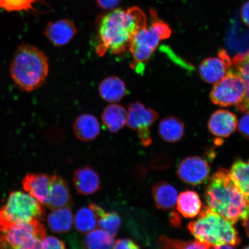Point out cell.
Returning <instances> with one entry per match:
<instances>
[{
    "instance_id": "cell-1",
    "label": "cell",
    "mask_w": 249,
    "mask_h": 249,
    "mask_svg": "<svg viewBox=\"0 0 249 249\" xmlns=\"http://www.w3.org/2000/svg\"><path fill=\"white\" fill-rule=\"evenodd\" d=\"M147 26V18L138 7L117 9L102 16L98 24V46L96 51L101 56L109 52L120 55L129 50L135 34Z\"/></svg>"
},
{
    "instance_id": "cell-2",
    "label": "cell",
    "mask_w": 249,
    "mask_h": 249,
    "mask_svg": "<svg viewBox=\"0 0 249 249\" xmlns=\"http://www.w3.org/2000/svg\"><path fill=\"white\" fill-rule=\"evenodd\" d=\"M204 197L211 211L234 225L249 217V204L233 183L229 170L222 168L213 174Z\"/></svg>"
},
{
    "instance_id": "cell-3",
    "label": "cell",
    "mask_w": 249,
    "mask_h": 249,
    "mask_svg": "<svg viewBox=\"0 0 249 249\" xmlns=\"http://www.w3.org/2000/svg\"><path fill=\"white\" fill-rule=\"evenodd\" d=\"M10 73L20 89L26 92L33 91L45 83L48 75V58L38 48L24 43L16 51Z\"/></svg>"
},
{
    "instance_id": "cell-4",
    "label": "cell",
    "mask_w": 249,
    "mask_h": 249,
    "mask_svg": "<svg viewBox=\"0 0 249 249\" xmlns=\"http://www.w3.org/2000/svg\"><path fill=\"white\" fill-rule=\"evenodd\" d=\"M198 215L197 219L187 226L196 241L208 248L224 245L236 247L241 244V239L234 224L208 207L201 211Z\"/></svg>"
},
{
    "instance_id": "cell-5",
    "label": "cell",
    "mask_w": 249,
    "mask_h": 249,
    "mask_svg": "<svg viewBox=\"0 0 249 249\" xmlns=\"http://www.w3.org/2000/svg\"><path fill=\"white\" fill-rule=\"evenodd\" d=\"M45 213L43 204L28 193L12 192L0 207V232L34 219L44 220Z\"/></svg>"
},
{
    "instance_id": "cell-6",
    "label": "cell",
    "mask_w": 249,
    "mask_h": 249,
    "mask_svg": "<svg viewBox=\"0 0 249 249\" xmlns=\"http://www.w3.org/2000/svg\"><path fill=\"white\" fill-rule=\"evenodd\" d=\"M45 227L40 220L18 224L0 235V249H41Z\"/></svg>"
},
{
    "instance_id": "cell-7",
    "label": "cell",
    "mask_w": 249,
    "mask_h": 249,
    "mask_svg": "<svg viewBox=\"0 0 249 249\" xmlns=\"http://www.w3.org/2000/svg\"><path fill=\"white\" fill-rule=\"evenodd\" d=\"M157 29L151 22L150 26L140 29L133 37L129 51L133 57L131 67L137 72L144 70L145 64L163 40Z\"/></svg>"
},
{
    "instance_id": "cell-8",
    "label": "cell",
    "mask_w": 249,
    "mask_h": 249,
    "mask_svg": "<svg viewBox=\"0 0 249 249\" xmlns=\"http://www.w3.org/2000/svg\"><path fill=\"white\" fill-rule=\"evenodd\" d=\"M245 93L244 80L231 68L222 80L214 84L210 99L213 104L221 107H236L242 102Z\"/></svg>"
},
{
    "instance_id": "cell-9",
    "label": "cell",
    "mask_w": 249,
    "mask_h": 249,
    "mask_svg": "<svg viewBox=\"0 0 249 249\" xmlns=\"http://www.w3.org/2000/svg\"><path fill=\"white\" fill-rule=\"evenodd\" d=\"M158 118L157 112L146 107L141 102H136L129 105L126 124L138 132L142 145L148 147L152 142L151 127Z\"/></svg>"
},
{
    "instance_id": "cell-10",
    "label": "cell",
    "mask_w": 249,
    "mask_h": 249,
    "mask_svg": "<svg viewBox=\"0 0 249 249\" xmlns=\"http://www.w3.org/2000/svg\"><path fill=\"white\" fill-rule=\"evenodd\" d=\"M177 173L187 184L197 186L206 181L210 176V166L201 157H188L179 163Z\"/></svg>"
},
{
    "instance_id": "cell-11",
    "label": "cell",
    "mask_w": 249,
    "mask_h": 249,
    "mask_svg": "<svg viewBox=\"0 0 249 249\" xmlns=\"http://www.w3.org/2000/svg\"><path fill=\"white\" fill-rule=\"evenodd\" d=\"M231 66V59L225 50H221L217 57L207 58L201 62L199 74L205 82L215 84L226 76Z\"/></svg>"
},
{
    "instance_id": "cell-12",
    "label": "cell",
    "mask_w": 249,
    "mask_h": 249,
    "mask_svg": "<svg viewBox=\"0 0 249 249\" xmlns=\"http://www.w3.org/2000/svg\"><path fill=\"white\" fill-rule=\"evenodd\" d=\"M238 120L236 115L229 110H219L211 115L208 121L210 132L217 138H229L238 127Z\"/></svg>"
},
{
    "instance_id": "cell-13",
    "label": "cell",
    "mask_w": 249,
    "mask_h": 249,
    "mask_svg": "<svg viewBox=\"0 0 249 249\" xmlns=\"http://www.w3.org/2000/svg\"><path fill=\"white\" fill-rule=\"evenodd\" d=\"M72 205L69 186L63 178L57 173L52 176V182L48 200L45 204L50 210H55Z\"/></svg>"
},
{
    "instance_id": "cell-14",
    "label": "cell",
    "mask_w": 249,
    "mask_h": 249,
    "mask_svg": "<svg viewBox=\"0 0 249 249\" xmlns=\"http://www.w3.org/2000/svg\"><path fill=\"white\" fill-rule=\"evenodd\" d=\"M77 32L73 22L70 20L61 19L47 24L44 34L53 45L61 47L71 42Z\"/></svg>"
},
{
    "instance_id": "cell-15",
    "label": "cell",
    "mask_w": 249,
    "mask_h": 249,
    "mask_svg": "<svg viewBox=\"0 0 249 249\" xmlns=\"http://www.w3.org/2000/svg\"><path fill=\"white\" fill-rule=\"evenodd\" d=\"M52 176L45 174L31 173L23 179V189L36 200L45 205L48 200Z\"/></svg>"
},
{
    "instance_id": "cell-16",
    "label": "cell",
    "mask_w": 249,
    "mask_h": 249,
    "mask_svg": "<svg viewBox=\"0 0 249 249\" xmlns=\"http://www.w3.org/2000/svg\"><path fill=\"white\" fill-rule=\"evenodd\" d=\"M73 184L78 194L85 196L94 194L101 188L98 173L89 166L75 171Z\"/></svg>"
},
{
    "instance_id": "cell-17",
    "label": "cell",
    "mask_w": 249,
    "mask_h": 249,
    "mask_svg": "<svg viewBox=\"0 0 249 249\" xmlns=\"http://www.w3.org/2000/svg\"><path fill=\"white\" fill-rule=\"evenodd\" d=\"M73 127L76 138L83 142L95 140L101 131L100 124L97 118L89 114H84L77 117Z\"/></svg>"
},
{
    "instance_id": "cell-18",
    "label": "cell",
    "mask_w": 249,
    "mask_h": 249,
    "mask_svg": "<svg viewBox=\"0 0 249 249\" xmlns=\"http://www.w3.org/2000/svg\"><path fill=\"white\" fill-rule=\"evenodd\" d=\"M231 60V69L241 76L245 86L244 97L236 107L242 113H249V51L235 55Z\"/></svg>"
},
{
    "instance_id": "cell-19",
    "label": "cell",
    "mask_w": 249,
    "mask_h": 249,
    "mask_svg": "<svg viewBox=\"0 0 249 249\" xmlns=\"http://www.w3.org/2000/svg\"><path fill=\"white\" fill-rule=\"evenodd\" d=\"M98 89L101 98L112 104L122 100L126 93L125 83L121 78L115 76L106 77L99 85Z\"/></svg>"
},
{
    "instance_id": "cell-20",
    "label": "cell",
    "mask_w": 249,
    "mask_h": 249,
    "mask_svg": "<svg viewBox=\"0 0 249 249\" xmlns=\"http://www.w3.org/2000/svg\"><path fill=\"white\" fill-rule=\"evenodd\" d=\"M152 195L158 209L169 210L173 209L177 204L178 192L170 183L160 181L152 188Z\"/></svg>"
},
{
    "instance_id": "cell-21",
    "label": "cell",
    "mask_w": 249,
    "mask_h": 249,
    "mask_svg": "<svg viewBox=\"0 0 249 249\" xmlns=\"http://www.w3.org/2000/svg\"><path fill=\"white\" fill-rule=\"evenodd\" d=\"M127 111L122 106L112 104L104 109L102 114L103 124L109 131L117 133L126 125Z\"/></svg>"
},
{
    "instance_id": "cell-22",
    "label": "cell",
    "mask_w": 249,
    "mask_h": 249,
    "mask_svg": "<svg viewBox=\"0 0 249 249\" xmlns=\"http://www.w3.org/2000/svg\"><path fill=\"white\" fill-rule=\"evenodd\" d=\"M49 228L55 233L70 231L73 226L74 216L71 207L53 210L47 219Z\"/></svg>"
},
{
    "instance_id": "cell-23",
    "label": "cell",
    "mask_w": 249,
    "mask_h": 249,
    "mask_svg": "<svg viewBox=\"0 0 249 249\" xmlns=\"http://www.w3.org/2000/svg\"><path fill=\"white\" fill-rule=\"evenodd\" d=\"M184 124L178 118L170 116L163 118L159 124V135L164 142L174 143L185 135Z\"/></svg>"
},
{
    "instance_id": "cell-24",
    "label": "cell",
    "mask_w": 249,
    "mask_h": 249,
    "mask_svg": "<svg viewBox=\"0 0 249 249\" xmlns=\"http://www.w3.org/2000/svg\"><path fill=\"white\" fill-rule=\"evenodd\" d=\"M229 173L233 183L249 204V160H236L232 164Z\"/></svg>"
},
{
    "instance_id": "cell-25",
    "label": "cell",
    "mask_w": 249,
    "mask_h": 249,
    "mask_svg": "<svg viewBox=\"0 0 249 249\" xmlns=\"http://www.w3.org/2000/svg\"><path fill=\"white\" fill-rule=\"evenodd\" d=\"M177 208L183 217L194 218L200 213L202 202L197 193L186 191L180 193L177 200Z\"/></svg>"
},
{
    "instance_id": "cell-26",
    "label": "cell",
    "mask_w": 249,
    "mask_h": 249,
    "mask_svg": "<svg viewBox=\"0 0 249 249\" xmlns=\"http://www.w3.org/2000/svg\"><path fill=\"white\" fill-rule=\"evenodd\" d=\"M115 241L114 236L105 230L95 229L87 233L83 241L84 249H112Z\"/></svg>"
},
{
    "instance_id": "cell-27",
    "label": "cell",
    "mask_w": 249,
    "mask_h": 249,
    "mask_svg": "<svg viewBox=\"0 0 249 249\" xmlns=\"http://www.w3.org/2000/svg\"><path fill=\"white\" fill-rule=\"evenodd\" d=\"M98 219L97 214L89 205L77 211L74 217V226L78 232L87 234L96 229Z\"/></svg>"
},
{
    "instance_id": "cell-28",
    "label": "cell",
    "mask_w": 249,
    "mask_h": 249,
    "mask_svg": "<svg viewBox=\"0 0 249 249\" xmlns=\"http://www.w3.org/2000/svg\"><path fill=\"white\" fill-rule=\"evenodd\" d=\"M121 218L117 213H105L99 218L98 226L113 236L117 234L121 225Z\"/></svg>"
},
{
    "instance_id": "cell-29",
    "label": "cell",
    "mask_w": 249,
    "mask_h": 249,
    "mask_svg": "<svg viewBox=\"0 0 249 249\" xmlns=\"http://www.w3.org/2000/svg\"><path fill=\"white\" fill-rule=\"evenodd\" d=\"M159 245L161 249H209L207 246L201 244L198 241L185 242L174 240L161 236L159 239Z\"/></svg>"
},
{
    "instance_id": "cell-30",
    "label": "cell",
    "mask_w": 249,
    "mask_h": 249,
    "mask_svg": "<svg viewBox=\"0 0 249 249\" xmlns=\"http://www.w3.org/2000/svg\"><path fill=\"white\" fill-rule=\"evenodd\" d=\"M38 0H0V8L8 12L34 10L33 4Z\"/></svg>"
},
{
    "instance_id": "cell-31",
    "label": "cell",
    "mask_w": 249,
    "mask_h": 249,
    "mask_svg": "<svg viewBox=\"0 0 249 249\" xmlns=\"http://www.w3.org/2000/svg\"><path fill=\"white\" fill-rule=\"evenodd\" d=\"M41 249H66L64 243L55 236H48L43 239Z\"/></svg>"
},
{
    "instance_id": "cell-32",
    "label": "cell",
    "mask_w": 249,
    "mask_h": 249,
    "mask_svg": "<svg viewBox=\"0 0 249 249\" xmlns=\"http://www.w3.org/2000/svg\"><path fill=\"white\" fill-rule=\"evenodd\" d=\"M239 132L246 139L249 140V113H245L238 124Z\"/></svg>"
},
{
    "instance_id": "cell-33",
    "label": "cell",
    "mask_w": 249,
    "mask_h": 249,
    "mask_svg": "<svg viewBox=\"0 0 249 249\" xmlns=\"http://www.w3.org/2000/svg\"><path fill=\"white\" fill-rule=\"evenodd\" d=\"M112 249H140L138 244L130 239H118Z\"/></svg>"
},
{
    "instance_id": "cell-34",
    "label": "cell",
    "mask_w": 249,
    "mask_h": 249,
    "mask_svg": "<svg viewBox=\"0 0 249 249\" xmlns=\"http://www.w3.org/2000/svg\"><path fill=\"white\" fill-rule=\"evenodd\" d=\"M120 0H97V5L103 9H114L116 8Z\"/></svg>"
},
{
    "instance_id": "cell-35",
    "label": "cell",
    "mask_w": 249,
    "mask_h": 249,
    "mask_svg": "<svg viewBox=\"0 0 249 249\" xmlns=\"http://www.w3.org/2000/svg\"><path fill=\"white\" fill-rule=\"evenodd\" d=\"M241 19L246 26L249 27V1L243 5L241 10Z\"/></svg>"
},
{
    "instance_id": "cell-36",
    "label": "cell",
    "mask_w": 249,
    "mask_h": 249,
    "mask_svg": "<svg viewBox=\"0 0 249 249\" xmlns=\"http://www.w3.org/2000/svg\"><path fill=\"white\" fill-rule=\"evenodd\" d=\"M170 217V222L172 223V225L176 226H179L180 225V219L178 214H177L176 213H172Z\"/></svg>"
},
{
    "instance_id": "cell-37",
    "label": "cell",
    "mask_w": 249,
    "mask_h": 249,
    "mask_svg": "<svg viewBox=\"0 0 249 249\" xmlns=\"http://www.w3.org/2000/svg\"><path fill=\"white\" fill-rule=\"evenodd\" d=\"M242 225L245 227L246 233L249 238V217L247 220L243 221Z\"/></svg>"
},
{
    "instance_id": "cell-38",
    "label": "cell",
    "mask_w": 249,
    "mask_h": 249,
    "mask_svg": "<svg viewBox=\"0 0 249 249\" xmlns=\"http://www.w3.org/2000/svg\"><path fill=\"white\" fill-rule=\"evenodd\" d=\"M209 249H234V248L231 245H224L219 247H211Z\"/></svg>"
},
{
    "instance_id": "cell-39",
    "label": "cell",
    "mask_w": 249,
    "mask_h": 249,
    "mask_svg": "<svg viewBox=\"0 0 249 249\" xmlns=\"http://www.w3.org/2000/svg\"><path fill=\"white\" fill-rule=\"evenodd\" d=\"M249 249V246H248V247H245L244 249Z\"/></svg>"
}]
</instances>
